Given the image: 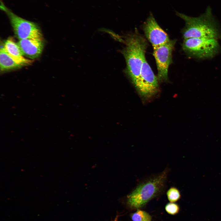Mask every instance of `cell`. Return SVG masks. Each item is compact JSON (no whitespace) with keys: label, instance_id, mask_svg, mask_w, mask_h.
<instances>
[{"label":"cell","instance_id":"obj_1","mask_svg":"<svg viewBox=\"0 0 221 221\" xmlns=\"http://www.w3.org/2000/svg\"><path fill=\"white\" fill-rule=\"evenodd\" d=\"M169 169L140 182L126 196V202L130 208L139 209L164 191Z\"/></svg>","mask_w":221,"mask_h":221},{"label":"cell","instance_id":"obj_2","mask_svg":"<svg viewBox=\"0 0 221 221\" xmlns=\"http://www.w3.org/2000/svg\"><path fill=\"white\" fill-rule=\"evenodd\" d=\"M176 14L185 22V26L182 30L184 39L204 38L221 40V30L213 17L210 7L198 17H191L178 12Z\"/></svg>","mask_w":221,"mask_h":221},{"label":"cell","instance_id":"obj_3","mask_svg":"<svg viewBox=\"0 0 221 221\" xmlns=\"http://www.w3.org/2000/svg\"><path fill=\"white\" fill-rule=\"evenodd\" d=\"M124 42L125 46L122 52L126 63V72L134 84L139 76L145 59L148 43L144 37L137 33L129 35Z\"/></svg>","mask_w":221,"mask_h":221},{"label":"cell","instance_id":"obj_4","mask_svg":"<svg viewBox=\"0 0 221 221\" xmlns=\"http://www.w3.org/2000/svg\"><path fill=\"white\" fill-rule=\"evenodd\" d=\"M218 40L211 38H187L184 39L182 48L189 56L199 59H211L221 51Z\"/></svg>","mask_w":221,"mask_h":221},{"label":"cell","instance_id":"obj_5","mask_svg":"<svg viewBox=\"0 0 221 221\" xmlns=\"http://www.w3.org/2000/svg\"><path fill=\"white\" fill-rule=\"evenodd\" d=\"M0 7L7 15L14 34L19 40L42 38L41 30L35 23L16 15L6 7L3 3H1Z\"/></svg>","mask_w":221,"mask_h":221},{"label":"cell","instance_id":"obj_6","mask_svg":"<svg viewBox=\"0 0 221 221\" xmlns=\"http://www.w3.org/2000/svg\"><path fill=\"white\" fill-rule=\"evenodd\" d=\"M158 79L146 59L144 60L139 76L134 84L138 93L144 99L152 97L158 89Z\"/></svg>","mask_w":221,"mask_h":221},{"label":"cell","instance_id":"obj_7","mask_svg":"<svg viewBox=\"0 0 221 221\" xmlns=\"http://www.w3.org/2000/svg\"><path fill=\"white\" fill-rule=\"evenodd\" d=\"M176 40H170L166 43L153 48V55L156 63L158 80L166 81L168 79L169 66L172 63V53Z\"/></svg>","mask_w":221,"mask_h":221},{"label":"cell","instance_id":"obj_8","mask_svg":"<svg viewBox=\"0 0 221 221\" xmlns=\"http://www.w3.org/2000/svg\"><path fill=\"white\" fill-rule=\"evenodd\" d=\"M145 35L153 48L163 45L170 40L167 34L159 26L150 14L143 26Z\"/></svg>","mask_w":221,"mask_h":221},{"label":"cell","instance_id":"obj_9","mask_svg":"<svg viewBox=\"0 0 221 221\" xmlns=\"http://www.w3.org/2000/svg\"><path fill=\"white\" fill-rule=\"evenodd\" d=\"M23 55L31 59L38 58L43 51L42 38H30L19 40L17 43Z\"/></svg>","mask_w":221,"mask_h":221},{"label":"cell","instance_id":"obj_10","mask_svg":"<svg viewBox=\"0 0 221 221\" xmlns=\"http://www.w3.org/2000/svg\"><path fill=\"white\" fill-rule=\"evenodd\" d=\"M4 48L12 58L17 64L22 66L29 65L33 60L25 58L17 43L11 38L5 42Z\"/></svg>","mask_w":221,"mask_h":221},{"label":"cell","instance_id":"obj_11","mask_svg":"<svg viewBox=\"0 0 221 221\" xmlns=\"http://www.w3.org/2000/svg\"><path fill=\"white\" fill-rule=\"evenodd\" d=\"M22 66L17 63L8 54L3 46L0 50V69L3 72L19 68Z\"/></svg>","mask_w":221,"mask_h":221},{"label":"cell","instance_id":"obj_12","mask_svg":"<svg viewBox=\"0 0 221 221\" xmlns=\"http://www.w3.org/2000/svg\"><path fill=\"white\" fill-rule=\"evenodd\" d=\"M130 217L133 221H151L152 219L151 216L148 213L139 209L131 214Z\"/></svg>","mask_w":221,"mask_h":221},{"label":"cell","instance_id":"obj_13","mask_svg":"<svg viewBox=\"0 0 221 221\" xmlns=\"http://www.w3.org/2000/svg\"><path fill=\"white\" fill-rule=\"evenodd\" d=\"M167 196L171 203H174L179 200L181 197L179 191L175 187H171L167 191Z\"/></svg>","mask_w":221,"mask_h":221},{"label":"cell","instance_id":"obj_14","mask_svg":"<svg viewBox=\"0 0 221 221\" xmlns=\"http://www.w3.org/2000/svg\"><path fill=\"white\" fill-rule=\"evenodd\" d=\"M165 210L169 214L175 215L179 211L180 207L178 205L174 203H168L165 206Z\"/></svg>","mask_w":221,"mask_h":221}]
</instances>
